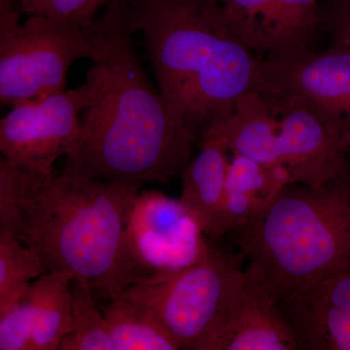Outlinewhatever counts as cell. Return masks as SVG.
<instances>
[{"label": "cell", "mask_w": 350, "mask_h": 350, "mask_svg": "<svg viewBox=\"0 0 350 350\" xmlns=\"http://www.w3.org/2000/svg\"><path fill=\"white\" fill-rule=\"evenodd\" d=\"M262 75L276 92L301 101L350 142V51H304L262 62Z\"/></svg>", "instance_id": "10"}, {"label": "cell", "mask_w": 350, "mask_h": 350, "mask_svg": "<svg viewBox=\"0 0 350 350\" xmlns=\"http://www.w3.org/2000/svg\"><path fill=\"white\" fill-rule=\"evenodd\" d=\"M200 149L180 175V200L206 239L216 243L229 232L226 187L230 160L228 151L213 140H204Z\"/></svg>", "instance_id": "15"}, {"label": "cell", "mask_w": 350, "mask_h": 350, "mask_svg": "<svg viewBox=\"0 0 350 350\" xmlns=\"http://www.w3.org/2000/svg\"><path fill=\"white\" fill-rule=\"evenodd\" d=\"M94 20L93 87L66 169L112 184L169 183L180 176L197 138L175 121L133 46L128 0H110Z\"/></svg>", "instance_id": "1"}, {"label": "cell", "mask_w": 350, "mask_h": 350, "mask_svg": "<svg viewBox=\"0 0 350 350\" xmlns=\"http://www.w3.org/2000/svg\"><path fill=\"white\" fill-rule=\"evenodd\" d=\"M11 0H0V100L10 108L64 91L69 68L96 53L94 19L82 25L32 16L20 24Z\"/></svg>", "instance_id": "7"}, {"label": "cell", "mask_w": 350, "mask_h": 350, "mask_svg": "<svg viewBox=\"0 0 350 350\" xmlns=\"http://www.w3.org/2000/svg\"><path fill=\"white\" fill-rule=\"evenodd\" d=\"M243 259L241 252L231 255L209 241L192 266L153 275L122 293L153 312L180 349L213 350L243 288Z\"/></svg>", "instance_id": "6"}, {"label": "cell", "mask_w": 350, "mask_h": 350, "mask_svg": "<svg viewBox=\"0 0 350 350\" xmlns=\"http://www.w3.org/2000/svg\"><path fill=\"white\" fill-rule=\"evenodd\" d=\"M234 33L262 62L312 49L320 33L319 0H221Z\"/></svg>", "instance_id": "11"}, {"label": "cell", "mask_w": 350, "mask_h": 350, "mask_svg": "<svg viewBox=\"0 0 350 350\" xmlns=\"http://www.w3.org/2000/svg\"><path fill=\"white\" fill-rule=\"evenodd\" d=\"M44 273L42 262L33 250L18 239H0V315Z\"/></svg>", "instance_id": "19"}, {"label": "cell", "mask_w": 350, "mask_h": 350, "mask_svg": "<svg viewBox=\"0 0 350 350\" xmlns=\"http://www.w3.org/2000/svg\"><path fill=\"white\" fill-rule=\"evenodd\" d=\"M276 306L299 349L350 350V271L297 290Z\"/></svg>", "instance_id": "13"}, {"label": "cell", "mask_w": 350, "mask_h": 350, "mask_svg": "<svg viewBox=\"0 0 350 350\" xmlns=\"http://www.w3.org/2000/svg\"><path fill=\"white\" fill-rule=\"evenodd\" d=\"M21 14L86 25L110 0H11Z\"/></svg>", "instance_id": "20"}, {"label": "cell", "mask_w": 350, "mask_h": 350, "mask_svg": "<svg viewBox=\"0 0 350 350\" xmlns=\"http://www.w3.org/2000/svg\"><path fill=\"white\" fill-rule=\"evenodd\" d=\"M269 167H283L292 183L319 186L349 167L350 142L285 94H250L204 140Z\"/></svg>", "instance_id": "5"}, {"label": "cell", "mask_w": 350, "mask_h": 350, "mask_svg": "<svg viewBox=\"0 0 350 350\" xmlns=\"http://www.w3.org/2000/svg\"><path fill=\"white\" fill-rule=\"evenodd\" d=\"M289 183L291 176L283 167H269L232 153L226 187L229 232L256 223Z\"/></svg>", "instance_id": "16"}, {"label": "cell", "mask_w": 350, "mask_h": 350, "mask_svg": "<svg viewBox=\"0 0 350 350\" xmlns=\"http://www.w3.org/2000/svg\"><path fill=\"white\" fill-rule=\"evenodd\" d=\"M159 91L200 144L250 94L275 93L262 61L234 33L221 0H128Z\"/></svg>", "instance_id": "3"}, {"label": "cell", "mask_w": 350, "mask_h": 350, "mask_svg": "<svg viewBox=\"0 0 350 350\" xmlns=\"http://www.w3.org/2000/svg\"><path fill=\"white\" fill-rule=\"evenodd\" d=\"M125 237L131 254L149 278L192 266L209 246L206 234L181 200L156 190L138 193Z\"/></svg>", "instance_id": "9"}, {"label": "cell", "mask_w": 350, "mask_h": 350, "mask_svg": "<svg viewBox=\"0 0 350 350\" xmlns=\"http://www.w3.org/2000/svg\"><path fill=\"white\" fill-rule=\"evenodd\" d=\"M142 185L112 184L64 167L38 174L0 159V239L38 254L45 271L85 278L108 300L149 278L126 241Z\"/></svg>", "instance_id": "2"}, {"label": "cell", "mask_w": 350, "mask_h": 350, "mask_svg": "<svg viewBox=\"0 0 350 350\" xmlns=\"http://www.w3.org/2000/svg\"><path fill=\"white\" fill-rule=\"evenodd\" d=\"M92 291L89 280L73 278L71 330L64 338L59 350H113L105 315Z\"/></svg>", "instance_id": "18"}, {"label": "cell", "mask_w": 350, "mask_h": 350, "mask_svg": "<svg viewBox=\"0 0 350 350\" xmlns=\"http://www.w3.org/2000/svg\"><path fill=\"white\" fill-rule=\"evenodd\" d=\"M243 288L213 350H298L276 303L247 269Z\"/></svg>", "instance_id": "14"}, {"label": "cell", "mask_w": 350, "mask_h": 350, "mask_svg": "<svg viewBox=\"0 0 350 350\" xmlns=\"http://www.w3.org/2000/svg\"><path fill=\"white\" fill-rule=\"evenodd\" d=\"M89 79L75 89L11 108L0 122V151L18 167L51 174L57 159L68 156L80 135V114L91 101Z\"/></svg>", "instance_id": "8"}, {"label": "cell", "mask_w": 350, "mask_h": 350, "mask_svg": "<svg viewBox=\"0 0 350 350\" xmlns=\"http://www.w3.org/2000/svg\"><path fill=\"white\" fill-rule=\"evenodd\" d=\"M248 271L278 301L350 271V165L319 186L289 183L259 220L241 231Z\"/></svg>", "instance_id": "4"}, {"label": "cell", "mask_w": 350, "mask_h": 350, "mask_svg": "<svg viewBox=\"0 0 350 350\" xmlns=\"http://www.w3.org/2000/svg\"><path fill=\"white\" fill-rule=\"evenodd\" d=\"M113 350H178V342L153 312L119 293L101 308Z\"/></svg>", "instance_id": "17"}, {"label": "cell", "mask_w": 350, "mask_h": 350, "mask_svg": "<svg viewBox=\"0 0 350 350\" xmlns=\"http://www.w3.org/2000/svg\"><path fill=\"white\" fill-rule=\"evenodd\" d=\"M73 275L45 271L0 315V350H57L71 330Z\"/></svg>", "instance_id": "12"}, {"label": "cell", "mask_w": 350, "mask_h": 350, "mask_svg": "<svg viewBox=\"0 0 350 350\" xmlns=\"http://www.w3.org/2000/svg\"><path fill=\"white\" fill-rule=\"evenodd\" d=\"M320 31L330 47L350 51V0H324L320 3Z\"/></svg>", "instance_id": "21"}]
</instances>
